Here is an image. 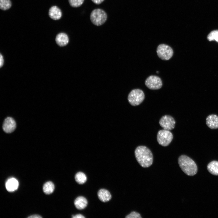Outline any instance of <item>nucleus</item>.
I'll return each instance as SVG.
<instances>
[{
    "instance_id": "f257e3e1",
    "label": "nucleus",
    "mask_w": 218,
    "mask_h": 218,
    "mask_svg": "<svg viewBox=\"0 0 218 218\" xmlns=\"http://www.w3.org/2000/svg\"><path fill=\"white\" fill-rule=\"evenodd\" d=\"M135 158L140 165L146 168L150 166L153 164V155L150 150L145 146L137 147L134 151Z\"/></svg>"
},
{
    "instance_id": "f03ea898",
    "label": "nucleus",
    "mask_w": 218,
    "mask_h": 218,
    "mask_svg": "<svg viewBox=\"0 0 218 218\" xmlns=\"http://www.w3.org/2000/svg\"><path fill=\"white\" fill-rule=\"evenodd\" d=\"M178 163L182 170L186 174L193 176L197 172V167L194 161L185 155H182L178 159Z\"/></svg>"
},
{
    "instance_id": "7ed1b4c3",
    "label": "nucleus",
    "mask_w": 218,
    "mask_h": 218,
    "mask_svg": "<svg viewBox=\"0 0 218 218\" xmlns=\"http://www.w3.org/2000/svg\"><path fill=\"white\" fill-rule=\"evenodd\" d=\"M90 19L93 24L96 26H100L104 23L106 21L107 15L102 9H96L91 12Z\"/></svg>"
},
{
    "instance_id": "20e7f679",
    "label": "nucleus",
    "mask_w": 218,
    "mask_h": 218,
    "mask_svg": "<svg viewBox=\"0 0 218 218\" xmlns=\"http://www.w3.org/2000/svg\"><path fill=\"white\" fill-rule=\"evenodd\" d=\"M145 95L141 89H136L132 90L129 93L128 100L132 105L136 106L139 105L144 101Z\"/></svg>"
},
{
    "instance_id": "39448f33",
    "label": "nucleus",
    "mask_w": 218,
    "mask_h": 218,
    "mask_svg": "<svg viewBox=\"0 0 218 218\" xmlns=\"http://www.w3.org/2000/svg\"><path fill=\"white\" fill-rule=\"evenodd\" d=\"M173 137V134L170 130L164 129L159 131L157 135L158 143L164 147L168 146L172 141Z\"/></svg>"
},
{
    "instance_id": "423d86ee",
    "label": "nucleus",
    "mask_w": 218,
    "mask_h": 218,
    "mask_svg": "<svg viewBox=\"0 0 218 218\" xmlns=\"http://www.w3.org/2000/svg\"><path fill=\"white\" fill-rule=\"evenodd\" d=\"M157 53L158 56L160 59L168 60L172 57L173 52L170 46L165 44H161L158 46Z\"/></svg>"
},
{
    "instance_id": "0eeeda50",
    "label": "nucleus",
    "mask_w": 218,
    "mask_h": 218,
    "mask_svg": "<svg viewBox=\"0 0 218 218\" xmlns=\"http://www.w3.org/2000/svg\"><path fill=\"white\" fill-rule=\"evenodd\" d=\"M146 86L151 90H157L160 88L162 86L161 78L155 75H151L148 77L145 81Z\"/></svg>"
},
{
    "instance_id": "6e6552de",
    "label": "nucleus",
    "mask_w": 218,
    "mask_h": 218,
    "mask_svg": "<svg viewBox=\"0 0 218 218\" xmlns=\"http://www.w3.org/2000/svg\"><path fill=\"white\" fill-rule=\"evenodd\" d=\"M159 123L160 126L164 129L170 130L174 128L176 122L172 116L166 115L162 116L160 119Z\"/></svg>"
},
{
    "instance_id": "1a4fd4ad",
    "label": "nucleus",
    "mask_w": 218,
    "mask_h": 218,
    "mask_svg": "<svg viewBox=\"0 0 218 218\" xmlns=\"http://www.w3.org/2000/svg\"><path fill=\"white\" fill-rule=\"evenodd\" d=\"M16 127V123L12 117H8L4 120L2 128L3 130L6 133H10L13 132Z\"/></svg>"
},
{
    "instance_id": "9d476101",
    "label": "nucleus",
    "mask_w": 218,
    "mask_h": 218,
    "mask_svg": "<svg viewBox=\"0 0 218 218\" xmlns=\"http://www.w3.org/2000/svg\"><path fill=\"white\" fill-rule=\"evenodd\" d=\"M206 123L207 126L212 129L218 128V116L216 114H211L206 118Z\"/></svg>"
},
{
    "instance_id": "9b49d317",
    "label": "nucleus",
    "mask_w": 218,
    "mask_h": 218,
    "mask_svg": "<svg viewBox=\"0 0 218 218\" xmlns=\"http://www.w3.org/2000/svg\"><path fill=\"white\" fill-rule=\"evenodd\" d=\"M57 44L60 46H64L68 44L69 42V38L68 35L64 33L58 34L55 38Z\"/></svg>"
},
{
    "instance_id": "f8f14e48",
    "label": "nucleus",
    "mask_w": 218,
    "mask_h": 218,
    "mask_svg": "<svg viewBox=\"0 0 218 218\" xmlns=\"http://www.w3.org/2000/svg\"><path fill=\"white\" fill-rule=\"evenodd\" d=\"M49 15L53 20H58L61 17L62 12L58 7L56 6H53L49 9Z\"/></svg>"
},
{
    "instance_id": "ddd939ff",
    "label": "nucleus",
    "mask_w": 218,
    "mask_h": 218,
    "mask_svg": "<svg viewBox=\"0 0 218 218\" xmlns=\"http://www.w3.org/2000/svg\"><path fill=\"white\" fill-rule=\"evenodd\" d=\"M97 195L99 199L104 202L109 201L111 198V196L109 192L104 189H101L98 191Z\"/></svg>"
},
{
    "instance_id": "4468645a",
    "label": "nucleus",
    "mask_w": 218,
    "mask_h": 218,
    "mask_svg": "<svg viewBox=\"0 0 218 218\" xmlns=\"http://www.w3.org/2000/svg\"><path fill=\"white\" fill-rule=\"evenodd\" d=\"M74 203L75 207L78 209L81 210L86 207L88 201L84 197L79 196L75 199Z\"/></svg>"
},
{
    "instance_id": "2eb2a0df",
    "label": "nucleus",
    "mask_w": 218,
    "mask_h": 218,
    "mask_svg": "<svg viewBox=\"0 0 218 218\" xmlns=\"http://www.w3.org/2000/svg\"><path fill=\"white\" fill-rule=\"evenodd\" d=\"M18 186V180L14 178L9 179L5 184L6 187L9 191L12 192L16 190Z\"/></svg>"
},
{
    "instance_id": "dca6fc26",
    "label": "nucleus",
    "mask_w": 218,
    "mask_h": 218,
    "mask_svg": "<svg viewBox=\"0 0 218 218\" xmlns=\"http://www.w3.org/2000/svg\"><path fill=\"white\" fill-rule=\"evenodd\" d=\"M207 169L211 174L218 175V161L214 160L210 162L207 166Z\"/></svg>"
},
{
    "instance_id": "f3484780",
    "label": "nucleus",
    "mask_w": 218,
    "mask_h": 218,
    "mask_svg": "<svg viewBox=\"0 0 218 218\" xmlns=\"http://www.w3.org/2000/svg\"><path fill=\"white\" fill-rule=\"evenodd\" d=\"M54 189V184L51 181H48L45 183L43 186V190L46 194H50L52 193Z\"/></svg>"
},
{
    "instance_id": "a211bd4d",
    "label": "nucleus",
    "mask_w": 218,
    "mask_h": 218,
    "mask_svg": "<svg viewBox=\"0 0 218 218\" xmlns=\"http://www.w3.org/2000/svg\"><path fill=\"white\" fill-rule=\"evenodd\" d=\"M75 179L76 182L78 184H83L86 182L87 178L84 173L81 172H79L76 174Z\"/></svg>"
},
{
    "instance_id": "6ab92c4d",
    "label": "nucleus",
    "mask_w": 218,
    "mask_h": 218,
    "mask_svg": "<svg viewBox=\"0 0 218 218\" xmlns=\"http://www.w3.org/2000/svg\"><path fill=\"white\" fill-rule=\"evenodd\" d=\"M207 38L209 41L215 40L218 42V30L211 31L207 36Z\"/></svg>"
},
{
    "instance_id": "aec40b11",
    "label": "nucleus",
    "mask_w": 218,
    "mask_h": 218,
    "mask_svg": "<svg viewBox=\"0 0 218 218\" xmlns=\"http://www.w3.org/2000/svg\"><path fill=\"white\" fill-rule=\"evenodd\" d=\"M11 6L12 3L10 0H0V8L2 10L8 9Z\"/></svg>"
},
{
    "instance_id": "412c9836",
    "label": "nucleus",
    "mask_w": 218,
    "mask_h": 218,
    "mask_svg": "<svg viewBox=\"0 0 218 218\" xmlns=\"http://www.w3.org/2000/svg\"><path fill=\"white\" fill-rule=\"evenodd\" d=\"M84 0H68L70 5L73 7H78L83 3Z\"/></svg>"
},
{
    "instance_id": "4be33fe9",
    "label": "nucleus",
    "mask_w": 218,
    "mask_h": 218,
    "mask_svg": "<svg viewBox=\"0 0 218 218\" xmlns=\"http://www.w3.org/2000/svg\"><path fill=\"white\" fill-rule=\"evenodd\" d=\"M126 218H141L140 215L135 211H132L126 217Z\"/></svg>"
},
{
    "instance_id": "5701e85b",
    "label": "nucleus",
    "mask_w": 218,
    "mask_h": 218,
    "mask_svg": "<svg viewBox=\"0 0 218 218\" xmlns=\"http://www.w3.org/2000/svg\"><path fill=\"white\" fill-rule=\"evenodd\" d=\"M4 64V59L3 56L1 54H0V68L2 67Z\"/></svg>"
},
{
    "instance_id": "b1692460",
    "label": "nucleus",
    "mask_w": 218,
    "mask_h": 218,
    "mask_svg": "<svg viewBox=\"0 0 218 218\" xmlns=\"http://www.w3.org/2000/svg\"><path fill=\"white\" fill-rule=\"evenodd\" d=\"M73 218H84L85 217L81 214H78L72 216Z\"/></svg>"
},
{
    "instance_id": "393cba45",
    "label": "nucleus",
    "mask_w": 218,
    "mask_h": 218,
    "mask_svg": "<svg viewBox=\"0 0 218 218\" xmlns=\"http://www.w3.org/2000/svg\"><path fill=\"white\" fill-rule=\"evenodd\" d=\"M91 1L96 4H100L103 2L104 0H91Z\"/></svg>"
},
{
    "instance_id": "a878e982",
    "label": "nucleus",
    "mask_w": 218,
    "mask_h": 218,
    "mask_svg": "<svg viewBox=\"0 0 218 218\" xmlns=\"http://www.w3.org/2000/svg\"><path fill=\"white\" fill-rule=\"evenodd\" d=\"M41 217H42L41 216H40L38 215H35L31 216H29L28 217V218H41Z\"/></svg>"
}]
</instances>
